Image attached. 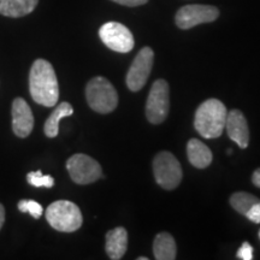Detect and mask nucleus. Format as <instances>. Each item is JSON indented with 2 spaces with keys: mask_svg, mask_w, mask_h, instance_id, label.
<instances>
[{
  "mask_svg": "<svg viewBox=\"0 0 260 260\" xmlns=\"http://www.w3.org/2000/svg\"><path fill=\"white\" fill-rule=\"evenodd\" d=\"M29 90L37 104L52 107L59 99V86L57 75L50 61L37 59L32 63L29 73Z\"/></svg>",
  "mask_w": 260,
  "mask_h": 260,
  "instance_id": "nucleus-1",
  "label": "nucleus"
},
{
  "mask_svg": "<svg viewBox=\"0 0 260 260\" xmlns=\"http://www.w3.org/2000/svg\"><path fill=\"white\" fill-rule=\"evenodd\" d=\"M226 116V107L220 100L209 99L198 107L194 126L205 139L219 138L225 128Z\"/></svg>",
  "mask_w": 260,
  "mask_h": 260,
  "instance_id": "nucleus-2",
  "label": "nucleus"
},
{
  "mask_svg": "<svg viewBox=\"0 0 260 260\" xmlns=\"http://www.w3.org/2000/svg\"><path fill=\"white\" fill-rule=\"evenodd\" d=\"M46 219L53 229L60 233L76 232L83 222L79 206L69 200L52 203L46 210Z\"/></svg>",
  "mask_w": 260,
  "mask_h": 260,
  "instance_id": "nucleus-3",
  "label": "nucleus"
},
{
  "mask_svg": "<svg viewBox=\"0 0 260 260\" xmlns=\"http://www.w3.org/2000/svg\"><path fill=\"white\" fill-rule=\"evenodd\" d=\"M86 99L90 109L98 113H110L118 105V94L105 77H94L86 86Z\"/></svg>",
  "mask_w": 260,
  "mask_h": 260,
  "instance_id": "nucleus-4",
  "label": "nucleus"
},
{
  "mask_svg": "<svg viewBox=\"0 0 260 260\" xmlns=\"http://www.w3.org/2000/svg\"><path fill=\"white\" fill-rule=\"evenodd\" d=\"M153 174L159 186L168 190L178 187L182 180L180 161L170 152H160L155 155L153 160Z\"/></svg>",
  "mask_w": 260,
  "mask_h": 260,
  "instance_id": "nucleus-5",
  "label": "nucleus"
},
{
  "mask_svg": "<svg viewBox=\"0 0 260 260\" xmlns=\"http://www.w3.org/2000/svg\"><path fill=\"white\" fill-rule=\"evenodd\" d=\"M170 109L169 84L167 81L158 80L152 84L146 103V117L152 124H160L167 119Z\"/></svg>",
  "mask_w": 260,
  "mask_h": 260,
  "instance_id": "nucleus-6",
  "label": "nucleus"
},
{
  "mask_svg": "<svg viewBox=\"0 0 260 260\" xmlns=\"http://www.w3.org/2000/svg\"><path fill=\"white\" fill-rule=\"evenodd\" d=\"M71 180L77 184H89L103 177V170L95 159L87 154H74L67 161Z\"/></svg>",
  "mask_w": 260,
  "mask_h": 260,
  "instance_id": "nucleus-7",
  "label": "nucleus"
},
{
  "mask_svg": "<svg viewBox=\"0 0 260 260\" xmlns=\"http://www.w3.org/2000/svg\"><path fill=\"white\" fill-rule=\"evenodd\" d=\"M99 37L110 50L126 53L134 48V37L125 25L118 22H107L99 29Z\"/></svg>",
  "mask_w": 260,
  "mask_h": 260,
  "instance_id": "nucleus-8",
  "label": "nucleus"
},
{
  "mask_svg": "<svg viewBox=\"0 0 260 260\" xmlns=\"http://www.w3.org/2000/svg\"><path fill=\"white\" fill-rule=\"evenodd\" d=\"M154 53L151 47H144L135 57L126 74V86L132 92H138L147 82L152 71Z\"/></svg>",
  "mask_w": 260,
  "mask_h": 260,
  "instance_id": "nucleus-9",
  "label": "nucleus"
},
{
  "mask_svg": "<svg viewBox=\"0 0 260 260\" xmlns=\"http://www.w3.org/2000/svg\"><path fill=\"white\" fill-rule=\"evenodd\" d=\"M219 16L218 9L211 5H186L177 11L176 24L181 29H190L203 23L216 21Z\"/></svg>",
  "mask_w": 260,
  "mask_h": 260,
  "instance_id": "nucleus-10",
  "label": "nucleus"
},
{
  "mask_svg": "<svg viewBox=\"0 0 260 260\" xmlns=\"http://www.w3.org/2000/svg\"><path fill=\"white\" fill-rule=\"evenodd\" d=\"M12 130L18 138L24 139L31 134L34 116L23 98H16L12 103Z\"/></svg>",
  "mask_w": 260,
  "mask_h": 260,
  "instance_id": "nucleus-11",
  "label": "nucleus"
},
{
  "mask_svg": "<svg viewBox=\"0 0 260 260\" xmlns=\"http://www.w3.org/2000/svg\"><path fill=\"white\" fill-rule=\"evenodd\" d=\"M225 129L229 138L236 142L237 146L246 148L249 142V129L246 117L240 110H233L228 112Z\"/></svg>",
  "mask_w": 260,
  "mask_h": 260,
  "instance_id": "nucleus-12",
  "label": "nucleus"
},
{
  "mask_svg": "<svg viewBox=\"0 0 260 260\" xmlns=\"http://www.w3.org/2000/svg\"><path fill=\"white\" fill-rule=\"evenodd\" d=\"M128 248V233L124 228L117 226L106 234L105 249L112 260H119L125 254Z\"/></svg>",
  "mask_w": 260,
  "mask_h": 260,
  "instance_id": "nucleus-13",
  "label": "nucleus"
},
{
  "mask_svg": "<svg viewBox=\"0 0 260 260\" xmlns=\"http://www.w3.org/2000/svg\"><path fill=\"white\" fill-rule=\"evenodd\" d=\"M187 154L190 164L198 169L207 168L212 162V152L200 140H189L187 145Z\"/></svg>",
  "mask_w": 260,
  "mask_h": 260,
  "instance_id": "nucleus-14",
  "label": "nucleus"
},
{
  "mask_svg": "<svg viewBox=\"0 0 260 260\" xmlns=\"http://www.w3.org/2000/svg\"><path fill=\"white\" fill-rule=\"evenodd\" d=\"M39 0H0V15L18 18L31 14Z\"/></svg>",
  "mask_w": 260,
  "mask_h": 260,
  "instance_id": "nucleus-15",
  "label": "nucleus"
},
{
  "mask_svg": "<svg viewBox=\"0 0 260 260\" xmlns=\"http://www.w3.org/2000/svg\"><path fill=\"white\" fill-rule=\"evenodd\" d=\"M153 254L157 260L176 259L177 248L174 237L169 233H160L155 236L153 242Z\"/></svg>",
  "mask_w": 260,
  "mask_h": 260,
  "instance_id": "nucleus-16",
  "label": "nucleus"
},
{
  "mask_svg": "<svg viewBox=\"0 0 260 260\" xmlns=\"http://www.w3.org/2000/svg\"><path fill=\"white\" fill-rule=\"evenodd\" d=\"M73 113L74 109L69 103H60L59 105L57 106V109L52 112V115L48 117L47 121L45 122V135L51 139L56 138L58 133H59V122L64 118V117H69L73 115Z\"/></svg>",
  "mask_w": 260,
  "mask_h": 260,
  "instance_id": "nucleus-17",
  "label": "nucleus"
},
{
  "mask_svg": "<svg viewBox=\"0 0 260 260\" xmlns=\"http://www.w3.org/2000/svg\"><path fill=\"white\" fill-rule=\"evenodd\" d=\"M258 201V198L249 193H246V191H237L230 198V205L234 207V210L243 214V216H246L248 210Z\"/></svg>",
  "mask_w": 260,
  "mask_h": 260,
  "instance_id": "nucleus-18",
  "label": "nucleus"
},
{
  "mask_svg": "<svg viewBox=\"0 0 260 260\" xmlns=\"http://www.w3.org/2000/svg\"><path fill=\"white\" fill-rule=\"evenodd\" d=\"M27 181L32 187L52 188L54 186V178L50 175H42L40 170L29 172L27 175Z\"/></svg>",
  "mask_w": 260,
  "mask_h": 260,
  "instance_id": "nucleus-19",
  "label": "nucleus"
},
{
  "mask_svg": "<svg viewBox=\"0 0 260 260\" xmlns=\"http://www.w3.org/2000/svg\"><path fill=\"white\" fill-rule=\"evenodd\" d=\"M18 210L21 212L29 213L30 216L34 217L35 219H39L42 216V212H44V209L42 206L37 201L34 200H21L18 203Z\"/></svg>",
  "mask_w": 260,
  "mask_h": 260,
  "instance_id": "nucleus-20",
  "label": "nucleus"
},
{
  "mask_svg": "<svg viewBox=\"0 0 260 260\" xmlns=\"http://www.w3.org/2000/svg\"><path fill=\"white\" fill-rule=\"evenodd\" d=\"M236 256L241 260H252L253 259V247L248 242H243L242 246L237 251Z\"/></svg>",
  "mask_w": 260,
  "mask_h": 260,
  "instance_id": "nucleus-21",
  "label": "nucleus"
},
{
  "mask_svg": "<svg viewBox=\"0 0 260 260\" xmlns=\"http://www.w3.org/2000/svg\"><path fill=\"white\" fill-rule=\"evenodd\" d=\"M246 217L251 220V222L260 224V200L248 210V212L246 213Z\"/></svg>",
  "mask_w": 260,
  "mask_h": 260,
  "instance_id": "nucleus-22",
  "label": "nucleus"
},
{
  "mask_svg": "<svg viewBox=\"0 0 260 260\" xmlns=\"http://www.w3.org/2000/svg\"><path fill=\"white\" fill-rule=\"evenodd\" d=\"M113 3H117L119 5H124V6H140V5H144L148 0H111Z\"/></svg>",
  "mask_w": 260,
  "mask_h": 260,
  "instance_id": "nucleus-23",
  "label": "nucleus"
},
{
  "mask_svg": "<svg viewBox=\"0 0 260 260\" xmlns=\"http://www.w3.org/2000/svg\"><path fill=\"white\" fill-rule=\"evenodd\" d=\"M252 182H253V184H254L255 187L260 188V168L258 169V170H255L254 174H253Z\"/></svg>",
  "mask_w": 260,
  "mask_h": 260,
  "instance_id": "nucleus-24",
  "label": "nucleus"
},
{
  "mask_svg": "<svg viewBox=\"0 0 260 260\" xmlns=\"http://www.w3.org/2000/svg\"><path fill=\"white\" fill-rule=\"evenodd\" d=\"M5 222V209L2 204H0V230H2L3 225Z\"/></svg>",
  "mask_w": 260,
  "mask_h": 260,
  "instance_id": "nucleus-25",
  "label": "nucleus"
},
{
  "mask_svg": "<svg viewBox=\"0 0 260 260\" xmlns=\"http://www.w3.org/2000/svg\"><path fill=\"white\" fill-rule=\"evenodd\" d=\"M139 260H148V258H146V256H141V258H139Z\"/></svg>",
  "mask_w": 260,
  "mask_h": 260,
  "instance_id": "nucleus-26",
  "label": "nucleus"
},
{
  "mask_svg": "<svg viewBox=\"0 0 260 260\" xmlns=\"http://www.w3.org/2000/svg\"><path fill=\"white\" fill-rule=\"evenodd\" d=\"M259 237H260V230H259Z\"/></svg>",
  "mask_w": 260,
  "mask_h": 260,
  "instance_id": "nucleus-27",
  "label": "nucleus"
}]
</instances>
